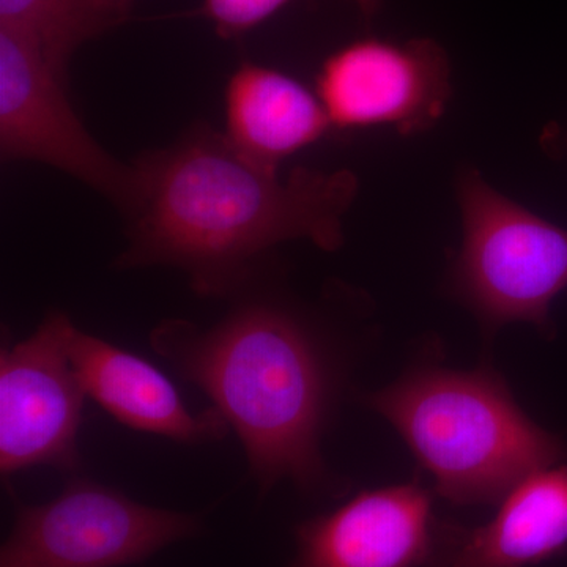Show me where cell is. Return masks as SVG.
<instances>
[{
	"label": "cell",
	"mask_w": 567,
	"mask_h": 567,
	"mask_svg": "<svg viewBox=\"0 0 567 567\" xmlns=\"http://www.w3.org/2000/svg\"><path fill=\"white\" fill-rule=\"evenodd\" d=\"M196 514L163 509L73 476L41 505L17 502L0 567H125L203 532Z\"/></svg>",
	"instance_id": "obj_5"
},
{
	"label": "cell",
	"mask_w": 567,
	"mask_h": 567,
	"mask_svg": "<svg viewBox=\"0 0 567 567\" xmlns=\"http://www.w3.org/2000/svg\"><path fill=\"white\" fill-rule=\"evenodd\" d=\"M361 401L393 424L434 477L436 494L453 505H495L522 480L567 456L561 439L518 406L491 365H416Z\"/></svg>",
	"instance_id": "obj_3"
},
{
	"label": "cell",
	"mask_w": 567,
	"mask_h": 567,
	"mask_svg": "<svg viewBox=\"0 0 567 567\" xmlns=\"http://www.w3.org/2000/svg\"><path fill=\"white\" fill-rule=\"evenodd\" d=\"M70 316L52 311L0 350V473L51 466L76 473L85 394L66 350Z\"/></svg>",
	"instance_id": "obj_7"
},
{
	"label": "cell",
	"mask_w": 567,
	"mask_h": 567,
	"mask_svg": "<svg viewBox=\"0 0 567 567\" xmlns=\"http://www.w3.org/2000/svg\"><path fill=\"white\" fill-rule=\"evenodd\" d=\"M443 533L420 481L363 491L298 525L289 567H436Z\"/></svg>",
	"instance_id": "obj_9"
},
{
	"label": "cell",
	"mask_w": 567,
	"mask_h": 567,
	"mask_svg": "<svg viewBox=\"0 0 567 567\" xmlns=\"http://www.w3.org/2000/svg\"><path fill=\"white\" fill-rule=\"evenodd\" d=\"M543 145L551 153H567V132H558L555 126H548L543 134Z\"/></svg>",
	"instance_id": "obj_16"
},
{
	"label": "cell",
	"mask_w": 567,
	"mask_h": 567,
	"mask_svg": "<svg viewBox=\"0 0 567 567\" xmlns=\"http://www.w3.org/2000/svg\"><path fill=\"white\" fill-rule=\"evenodd\" d=\"M140 196L126 219L117 270L169 267L194 293L229 300L265 270L268 252L308 240L327 252L346 241L357 174L257 166L207 123L134 162Z\"/></svg>",
	"instance_id": "obj_1"
},
{
	"label": "cell",
	"mask_w": 567,
	"mask_h": 567,
	"mask_svg": "<svg viewBox=\"0 0 567 567\" xmlns=\"http://www.w3.org/2000/svg\"><path fill=\"white\" fill-rule=\"evenodd\" d=\"M66 85L35 44L0 29V155L54 167L128 216L140 196L136 166L115 159L89 133Z\"/></svg>",
	"instance_id": "obj_6"
},
{
	"label": "cell",
	"mask_w": 567,
	"mask_h": 567,
	"mask_svg": "<svg viewBox=\"0 0 567 567\" xmlns=\"http://www.w3.org/2000/svg\"><path fill=\"white\" fill-rule=\"evenodd\" d=\"M316 92L333 128L388 126L409 136L445 114L453 95L451 62L432 39L365 37L324 59Z\"/></svg>",
	"instance_id": "obj_8"
},
{
	"label": "cell",
	"mask_w": 567,
	"mask_h": 567,
	"mask_svg": "<svg viewBox=\"0 0 567 567\" xmlns=\"http://www.w3.org/2000/svg\"><path fill=\"white\" fill-rule=\"evenodd\" d=\"M483 527L447 524L436 567H528L567 547V466L539 470L511 488Z\"/></svg>",
	"instance_id": "obj_11"
},
{
	"label": "cell",
	"mask_w": 567,
	"mask_h": 567,
	"mask_svg": "<svg viewBox=\"0 0 567 567\" xmlns=\"http://www.w3.org/2000/svg\"><path fill=\"white\" fill-rule=\"evenodd\" d=\"M65 344L87 398L126 427L193 446L223 442L229 434L215 406L192 412L174 383L144 358L85 333L73 320Z\"/></svg>",
	"instance_id": "obj_10"
},
{
	"label": "cell",
	"mask_w": 567,
	"mask_h": 567,
	"mask_svg": "<svg viewBox=\"0 0 567 567\" xmlns=\"http://www.w3.org/2000/svg\"><path fill=\"white\" fill-rule=\"evenodd\" d=\"M290 0H203L197 14L207 18L219 39L235 40L259 28Z\"/></svg>",
	"instance_id": "obj_14"
},
{
	"label": "cell",
	"mask_w": 567,
	"mask_h": 567,
	"mask_svg": "<svg viewBox=\"0 0 567 567\" xmlns=\"http://www.w3.org/2000/svg\"><path fill=\"white\" fill-rule=\"evenodd\" d=\"M462 244L447 274L451 297L492 338L507 323L555 334L550 309L567 289V229L496 192L475 167L457 177Z\"/></svg>",
	"instance_id": "obj_4"
},
{
	"label": "cell",
	"mask_w": 567,
	"mask_h": 567,
	"mask_svg": "<svg viewBox=\"0 0 567 567\" xmlns=\"http://www.w3.org/2000/svg\"><path fill=\"white\" fill-rule=\"evenodd\" d=\"M78 2L111 31L128 20L136 0H78Z\"/></svg>",
	"instance_id": "obj_15"
},
{
	"label": "cell",
	"mask_w": 567,
	"mask_h": 567,
	"mask_svg": "<svg viewBox=\"0 0 567 567\" xmlns=\"http://www.w3.org/2000/svg\"><path fill=\"white\" fill-rule=\"evenodd\" d=\"M0 29L35 44L65 82L74 52L110 32L78 0H0Z\"/></svg>",
	"instance_id": "obj_13"
},
{
	"label": "cell",
	"mask_w": 567,
	"mask_h": 567,
	"mask_svg": "<svg viewBox=\"0 0 567 567\" xmlns=\"http://www.w3.org/2000/svg\"><path fill=\"white\" fill-rule=\"evenodd\" d=\"M353 3L365 21H371L382 9V0H353Z\"/></svg>",
	"instance_id": "obj_17"
},
{
	"label": "cell",
	"mask_w": 567,
	"mask_h": 567,
	"mask_svg": "<svg viewBox=\"0 0 567 567\" xmlns=\"http://www.w3.org/2000/svg\"><path fill=\"white\" fill-rule=\"evenodd\" d=\"M226 130L230 145L265 169L279 164L330 130V117L317 92L297 78L260 63L244 62L224 91Z\"/></svg>",
	"instance_id": "obj_12"
},
{
	"label": "cell",
	"mask_w": 567,
	"mask_h": 567,
	"mask_svg": "<svg viewBox=\"0 0 567 567\" xmlns=\"http://www.w3.org/2000/svg\"><path fill=\"white\" fill-rule=\"evenodd\" d=\"M229 301L210 327L163 320L152 349L221 413L262 494L290 481L305 494L342 495L346 481L322 451L344 379L341 347L319 316L270 289L267 268Z\"/></svg>",
	"instance_id": "obj_2"
}]
</instances>
